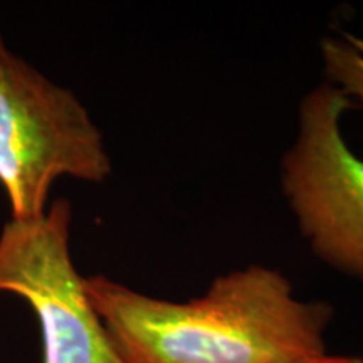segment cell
Listing matches in <instances>:
<instances>
[{"label": "cell", "mask_w": 363, "mask_h": 363, "mask_svg": "<svg viewBox=\"0 0 363 363\" xmlns=\"http://www.w3.org/2000/svg\"><path fill=\"white\" fill-rule=\"evenodd\" d=\"M91 305L123 363H305L328 355L326 301H305L283 272L252 264L217 276L202 296L170 301L101 274Z\"/></svg>", "instance_id": "cell-1"}, {"label": "cell", "mask_w": 363, "mask_h": 363, "mask_svg": "<svg viewBox=\"0 0 363 363\" xmlns=\"http://www.w3.org/2000/svg\"><path fill=\"white\" fill-rule=\"evenodd\" d=\"M110 174L103 135L84 104L13 54L0 34V185L12 220L43 217L61 177L101 184Z\"/></svg>", "instance_id": "cell-2"}, {"label": "cell", "mask_w": 363, "mask_h": 363, "mask_svg": "<svg viewBox=\"0 0 363 363\" xmlns=\"http://www.w3.org/2000/svg\"><path fill=\"white\" fill-rule=\"evenodd\" d=\"M352 106L330 83L308 91L299 101L296 138L281 162V187L318 259L363 281V158L342 131Z\"/></svg>", "instance_id": "cell-3"}, {"label": "cell", "mask_w": 363, "mask_h": 363, "mask_svg": "<svg viewBox=\"0 0 363 363\" xmlns=\"http://www.w3.org/2000/svg\"><path fill=\"white\" fill-rule=\"evenodd\" d=\"M71 216V203L59 199L39 219L4 225L0 293L17 294L34 310L44 363H123L72 262Z\"/></svg>", "instance_id": "cell-4"}, {"label": "cell", "mask_w": 363, "mask_h": 363, "mask_svg": "<svg viewBox=\"0 0 363 363\" xmlns=\"http://www.w3.org/2000/svg\"><path fill=\"white\" fill-rule=\"evenodd\" d=\"M326 83L363 106V43L353 35H326L320 43Z\"/></svg>", "instance_id": "cell-5"}, {"label": "cell", "mask_w": 363, "mask_h": 363, "mask_svg": "<svg viewBox=\"0 0 363 363\" xmlns=\"http://www.w3.org/2000/svg\"><path fill=\"white\" fill-rule=\"evenodd\" d=\"M305 363H363V358L352 355H325Z\"/></svg>", "instance_id": "cell-6"}]
</instances>
